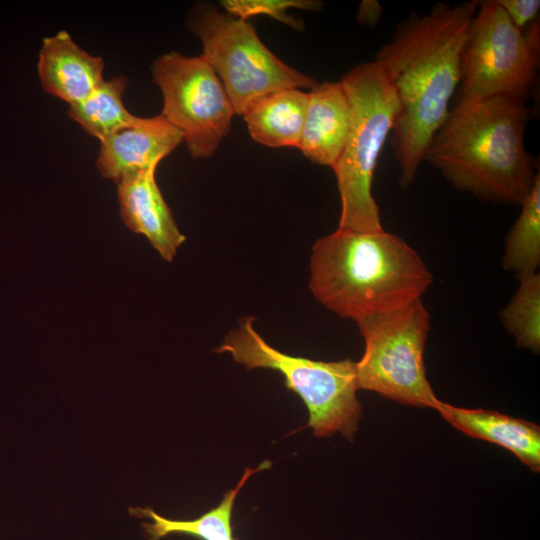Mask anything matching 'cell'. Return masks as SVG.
Masks as SVG:
<instances>
[{"label":"cell","mask_w":540,"mask_h":540,"mask_svg":"<svg viewBox=\"0 0 540 540\" xmlns=\"http://www.w3.org/2000/svg\"><path fill=\"white\" fill-rule=\"evenodd\" d=\"M308 98V92L288 88L254 100L242 114L252 139L272 148H298Z\"/></svg>","instance_id":"cell-15"},{"label":"cell","mask_w":540,"mask_h":540,"mask_svg":"<svg viewBox=\"0 0 540 540\" xmlns=\"http://www.w3.org/2000/svg\"><path fill=\"white\" fill-rule=\"evenodd\" d=\"M188 27L200 39L201 55L220 79L236 115L242 116L250 103L270 92L317 84L273 54L246 20L198 5Z\"/></svg>","instance_id":"cell-7"},{"label":"cell","mask_w":540,"mask_h":540,"mask_svg":"<svg viewBox=\"0 0 540 540\" xmlns=\"http://www.w3.org/2000/svg\"><path fill=\"white\" fill-rule=\"evenodd\" d=\"M310 270L314 297L355 322L421 300L433 282L417 251L384 229L337 228L313 245Z\"/></svg>","instance_id":"cell-3"},{"label":"cell","mask_w":540,"mask_h":540,"mask_svg":"<svg viewBox=\"0 0 540 540\" xmlns=\"http://www.w3.org/2000/svg\"><path fill=\"white\" fill-rule=\"evenodd\" d=\"M479 1L435 3L398 23L376 53L397 98L391 145L399 184L415 180L427 148L447 118L460 81L461 54Z\"/></svg>","instance_id":"cell-1"},{"label":"cell","mask_w":540,"mask_h":540,"mask_svg":"<svg viewBox=\"0 0 540 540\" xmlns=\"http://www.w3.org/2000/svg\"><path fill=\"white\" fill-rule=\"evenodd\" d=\"M104 61L76 44L66 31L43 39L38 74L44 90L69 105L91 94L103 81Z\"/></svg>","instance_id":"cell-12"},{"label":"cell","mask_w":540,"mask_h":540,"mask_svg":"<svg viewBox=\"0 0 540 540\" xmlns=\"http://www.w3.org/2000/svg\"><path fill=\"white\" fill-rule=\"evenodd\" d=\"M340 83L351 106V126L344 149L332 167L341 201L338 228L381 231L372 181L380 152L396 121L397 98L375 60L351 68Z\"/></svg>","instance_id":"cell-4"},{"label":"cell","mask_w":540,"mask_h":540,"mask_svg":"<svg viewBox=\"0 0 540 540\" xmlns=\"http://www.w3.org/2000/svg\"><path fill=\"white\" fill-rule=\"evenodd\" d=\"M383 8L378 1H362L359 6L358 20L365 25L374 26L379 21Z\"/></svg>","instance_id":"cell-22"},{"label":"cell","mask_w":540,"mask_h":540,"mask_svg":"<svg viewBox=\"0 0 540 540\" xmlns=\"http://www.w3.org/2000/svg\"><path fill=\"white\" fill-rule=\"evenodd\" d=\"M183 136L161 114L137 121L100 141L96 166L106 179L118 184L125 176L158 166Z\"/></svg>","instance_id":"cell-10"},{"label":"cell","mask_w":540,"mask_h":540,"mask_svg":"<svg viewBox=\"0 0 540 540\" xmlns=\"http://www.w3.org/2000/svg\"><path fill=\"white\" fill-rule=\"evenodd\" d=\"M511 22L520 30L535 22L539 14V0H496Z\"/></svg>","instance_id":"cell-21"},{"label":"cell","mask_w":540,"mask_h":540,"mask_svg":"<svg viewBox=\"0 0 540 540\" xmlns=\"http://www.w3.org/2000/svg\"><path fill=\"white\" fill-rule=\"evenodd\" d=\"M356 323L365 341L364 354L355 362L358 389L436 410L441 401L426 377L424 364L430 314L422 299Z\"/></svg>","instance_id":"cell-8"},{"label":"cell","mask_w":540,"mask_h":540,"mask_svg":"<svg viewBox=\"0 0 540 540\" xmlns=\"http://www.w3.org/2000/svg\"><path fill=\"white\" fill-rule=\"evenodd\" d=\"M436 410L464 434L497 444L512 452L533 472L540 471L538 425L496 411L460 408L442 401Z\"/></svg>","instance_id":"cell-14"},{"label":"cell","mask_w":540,"mask_h":540,"mask_svg":"<svg viewBox=\"0 0 540 540\" xmlns=\"http://www.w3.org/2000/svg\"><path fill=\"white\" fill-rule=\"evenodd\" d=\"M157 166L125 176L118 184L123 223L144 235L166 261L171 262L185 242L155 179Z\"/></svg>","instance_id":"cell-11"},{"label":"cell","mask_w":540,"mask_h":540,"mask_svg":"<svg viewBox=\"0 0 540 540\" xmlns=\"http://www.w3.org/2000/svg\"><path fill=\"white\" fill-rule=\"evenodd\" d=\"M151 70L163 96L161 115L180 131L193 158L211 157L236 115L214 69L202 55L170 51Z\"/></svg>","instance_id":"cell-9"},{"label":"cell","mask_w":540,"mask_h":540,"mask_svg":"<svg viewBox=\"0 0 540 540\" xmlns=\"http://www.w3.org/2000/svg\"><path fill=\"white\" fill-rule=\"evenodd\" d=\"M127 86L125 76L104 80L82 101L70 105L68 115L91 136L100 141L113 133L133 125L138 117L123 103Z\"/></svg>","instance_id":"cell-17"},{"label":"cell","mask_w":540,"mask_h":540,"mask_svg":"<svg viewBox=\"0 0 540 540\" xmlns=\"http://www.w3.org/2000/svg\"><path fill=\"white\" fill-rule=\"evenodd\" d=\"M270 461H264L257 468L247 467L238 484L224 494L221 502L200 517L193 520H172L161 516L152 508H130V514L148 518L142 523L147 540H160L170 534H185L200 540H236L231 525L235 499L248 478L258 471L268 469Z\"/></svg>","instance_id":"cell-16"},{"label":"cell","mask_w":540,"mask_h":540,"mask_svg":"<svg viewBox=\"0 0 540 540\" xmlns=\"http://www.w3.org/2000/svg\"><path fill=\"white\" fill-rule=\"evenodd\" d=\"M220 4L236 18L248 21L253 16L267 15L296 30L304 28L303 21L288 14L287 10L319 11L323 6L317 0H223Z\"/></svg>","instance_id":"cell-20"},{"label":"cell","mask_w":540,"mask_h":540,"mask_svg":"<svg viewBox=\"0 0 540 540\" xmlns=\"http://www.w3.org/2000/svg\"><path fill=\"white\" fill-rule=\"evenodd\" d=\"M308 95L298 149L314 163L332 168L349 135L351 106L340 81L317 83Z\"/></svg>","instance_id":"cell-13"},{"label":"cell","mask_w":540,"mask_h":540,"mask_svg":"<svg viewBox=\"0 0 540 540\" xmlns=\"http://www.w3.org/2000/svg\"><path fill=\"white\" fill-rule=\"evenodd\" d=\"M519 285L499 316L518 347L534 353L540 350V275L518 276Z\"/></svg>","instance_id":"cell-19"},{"label":"cell","mask_w":540,"mask_h":540,"mask_svg":"<svg viewBox=\"0 0 540 540\" xmlns=\"http://www.w3.org/2000/svg\"><path fill=\"white\" fill-rule=\"evenodd\" d=\"M253 317H244L217 348L230 353L247 369L268 368L280 372L285 386L305 403L306 426L318 437L340 432L349 440L357 431L362 407L357 399L356 364L350 359L324 362L285 354L270 346L255 330Z\"/></svg>","instance_id":"cell-5"},{"label":"cell","mask_w":540,"mask_h":540,"mask_svg":"<svg viewBox=\"0 0 540 540\" xmlns=\"http://www.w3.org/2000/svg\"><path fill=\"white\" fill-rule=\"evenodd\" d=\"M529 117L526 102L506 95L450 108L425 160L459 191L520 206L537 174L524 146Z\"/></svg>","instance_id":"cell-2"},{"label":"cell","mask_w":540,"mask_h":540,"mask_svg":"<svg viewBox=\"0 0 540 540\" xmlns=\"http://www.w3.org/2000/svg\"><path fill=\"white\" fill-rule=\"evenodd\" d=\"M539 67V21L523 31L496 0L479 1L460 63L452 107L506 95L527 101Z\"/></svg>","instance_id":"cell-6"},{"label":"cell","mask_w":540,"mask_h":540,"mask_svg":"<svg viewBox=\"0 0 540 540\" xmlns=\"http://www.w3.org/2000/svg\"><path fill=\"white\" fill-rule=\"evenodd\" d=\"M521 212L505 239L502 265L516 276L535 273L540 264V173L521 203Z\"/></svg>","instance_id":"cell-18"}]
</instances>
